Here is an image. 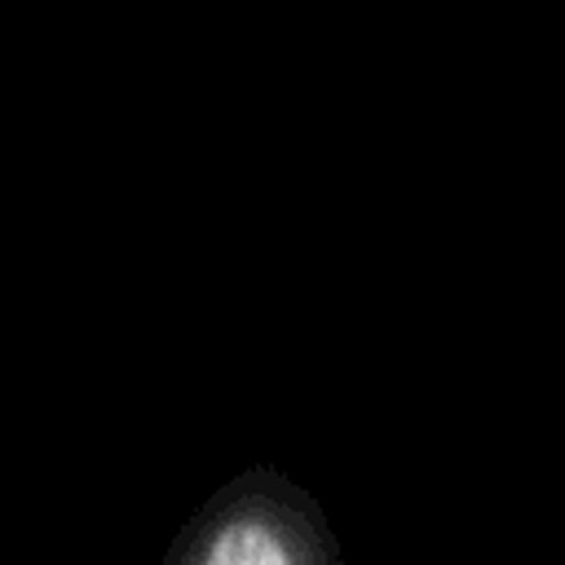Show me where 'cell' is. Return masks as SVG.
Here are the masks:
<instances>
[{
    "label": "cell",
    "mask_w": 565,
    "mask_h": 565,
    "mask_svg": "<svg viewBox=\"0 0 565 565\" xmlns=\"http://www.w3.org/2000/svg\"><path fill=\"white\" fill-rule=\"evenodd\" d=\"M163 565H340V543L309 490L252 468L185 521Z\"/></svg>",
    "instance_id": "6da1fadb"
}]
</instances>
